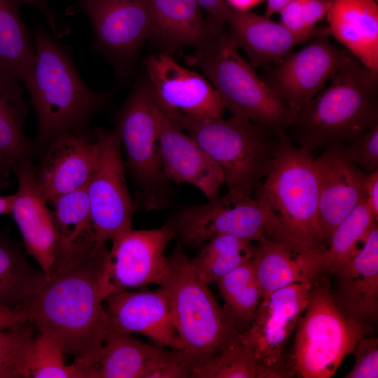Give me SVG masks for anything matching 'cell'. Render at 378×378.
Returning a JSON list of instances; mask_svg holds the SVG:
<instances>
[{
    "instance_id": "1",
    "label": "cell",
    "mask_w": 378,
    "mask_h": 378,
    "mask_svg": "<svg viewBox=\"0 0 378 378\" xmlns=\"http://www.w3.org/2000/svg\"><path fill=\"white\" fill-rule=\"evenodd\" d=\"M109 250L94 232L59 252L52 272L25 312L37 332L56 340L65 354L98 367L109 323L103 302L113 291Z\"/></svg>"
},
{
    "instance_id": "2",
    "label": "cell",
    "mask_w": 378,
    "mask_h": 378,
    "mask_svg": "<svg viewBox=\"0 0 378 378\" xmlns=\"http://www.w3.org/2000/svg\"><path fill=\"white\" fill-rule=\"evenodd\" d=\"M31 35L35 62L31 77L23 86L37 118L34 153L63 134L91 135V121L110 106L113 91H98L87 85L69 47L42 24H36Z\"/></svg>"
},
{
    "instance_id": "3",
    "label": "cell",
    "mask_w": 378,
    "mask_h": 378,
    "mask_svg": "<svg viewBox=\"0 0 378 378\" xmlns=\"http://www.w3.org/2000/svg\"><path fill=\"white\" fill-rule=\"evenodd\" d=\"M311 153L280 136L270 169L254 191L269 218L267 237L300 253L327 249L318 221V187Z\"/></svg>"
},
{
    "instance_id": "4",
    "label": "cell",
    "mask_w": 378,
    "mask_h": 378,
    "mask_svg": "<svg viewBox=\"0 0 378 378\" xmlns=\"http://www.w3.org/2000/svg\"><path fill=\"white\" fill-rule=\"evenodd\" d=\"M330 80L298 111L286 132L309 153L331 143L349 144L378 124V73L354 56Z\"/></svg>"
},
{
    "instance_id": "5",
    "label": "cell",
    "mask_w": 378,
    "mask_h": 378,
    "mask_svg": "<svg viewBox=\"0 0 378 378\" xmlns=\"http://www.w3.org/2000/svg\"><path fill=\"white\" fill-rule=\"evenodd\" d=\"M164 113L219 166L228 192L250 197L268 174L280 136L267 127L237 115L224 120Z\"/></svg>"
},
{
    "instance_id": "6",
    "label": "cell",
    "mask_w": 378,
    "mask_h": 378,
    "mask_svg": "<svg viewBox=\"0 0 378 378\" xmlns=\"http://www.w3.org/2000/svg\"><path fill=\"white\" fill-rule=\"evenodd\" d=\"M157 284L169 299L174 326L191 371L240 332L232 317L216 302L209 284L196 274L180 245L168 256L166 270Z\"/></svg>"
},
{
    "instance_id": "7",
    "label": "cell",
    "mask_w": 378,
    "mask_h": 378,
    "mask_svg": "<svg viewBox=\"0 0 378 378\" xmlns=\"http://www.w3.org/2000/svg\"><path fill=\"white\" fill-rule=\"evenodd\" d=\"M186 61L202 70L232 115L262 125L279 136L287 134L298 111L273 94L239 53L227 30L195 48Z\"/></svg>"
},
{
    "instance_id": "8",
    "label": "cell",
    "mask_w": 378,
    "mask_h": 378,
    "mask_svg": "<svg viewBox=\"0 0 378 378\" xmlns=\"http://www.w3.org/2000/svg\"><path fill=\"white\" fill-rule=\"evenodd\" d=\"M288 364L302 378L332 377L370 326L344 315L334 300L328 280L313 281L307 305L297 323Z\"/></svg>"
},
{
    "instance_id": "9",
    "label": "cell",
    "mask_w": 378,
    "mask_h": 378,
    "mask_svg": "<svg viewBox=\"0 0 378 378\" xmlns=\"http://www.w3.org/2000/svg\"><path fill=\"white\" fill-rule=\"evenodd\" d=\"M158 110L146 78L135 84L113 118L127 167L138 186V200L146 210L167 208L171 202L158 143Z\"/></svg>"
},
{
    "instance_id": "10",
    "label": "cell",
    "mask_w": 378,
    "mask_h": 378,
    "mask_svg": "<svg viewBox=\"0 0 378 378\" xmlns=\"http://www.w3.org/2000/svg\"><path fill=\"white\" fill-rule=\"evenodd\" d=\"M85 15L92 27V52L102 55L119 77H128L144 43L153 38L146 0H76L67 16Z\"/></svg>"
},
{
    "instance_id": "11",
    "label": "cell",
    "mask_w": 378,
    "mask_h": 378,
    "mask_svg": "<svg viewBox=\"0 0 378 378\" xmlns=\"http://www.w3.org/2000/svg\"><path fill=\"white\" fill-rule=\"evenodd\" d=\"M93 132L98 158L86 190L95 239L104 244L132 228L136 206L127 186L117 132L94 127Z\"/></svg>"
},
{
    "instance_id": "12",
    "label": "cell",
    "mask_w": 378,
    "mask_h": 378,
    "mask_svg": "<svg viewBox=\"0 0 378 378\" xmlns=\"http://www.w3.org/2000/svg\"><path fill=\"white\" fill-rule=\"evenodd\" d=\"M168 224L175 237L189 247L202 246L218 234L258 242L268 239L269 218L260 203L228 191L207 204L182 208Z\"/></svg>"
},
{
    "instance_id": "13",
    "label": "cell",
    "mask_w": 378,
    "mask_h": 378,
    "mask_svg": "<svg viewBox=\"0 0 378 378\" xmlns=\"http://www.w3.org/2000/svg\"><path fill=\"white\" fill-rule=\"evenodd\" d=\"M322 34L280 64L264 67L261 79L279 99L298 111L321 91L327 80L354 55Z\"/></svg>"
},
{
    "instance_id": "14",
    "label": "cell",
    "mask_w": 378,
    "mask_h": 378,
    "mask_svg": "<svg viewBox=\"0 0 378 378\" xmlns=\"http://www.w3.org/2000/svg\"><path fill=\"white\" fill-rule=\"evenodd\" d=\"M312 284H293L263 296L250 325L239 333L240 341L261 363L289 366L284 350L307 305Z\"/></svg>"
},
{
    "instance_id": "15",
    "label": "cell",
    "mask_w": 378,
    "mask_h": 378,
    "mask_svg": "<svg viewBox=\"0 0 378 378\" xmlns=\"http://www.w3.org/2000/svg\"><path fill=\"white\" fill-rule=\"evenodd\" d=\"M144 64L153 97L164 113L194 118H220L223 114L225 108L212 85L176 62L170 54L153 53L144 59Z\"/></svg>"
},
{
    "instance_id": "16",
    "label": "cell",
    "mask_w": 378,
    "mask_h": 378,
    "mask_svg": "<svg viewBox=\"0 0 378 378\" xmlns=\"http://www.w3.org/2000/svg\"><path fill=\"white\" fill-rule=\"evenodd\" d=\"M10 170L18 182L10 213L27 253L37 261L47 278L62 248V237L53 211L48 206L31 160L18 162Z\"/></svg>"
},
{
    "instance_id": "17",
    "label": "cell",
    "mask_w": 378,
    "mask_h": 378,
    "mask_svg": "<svg viewBox=\"0 0 378 378\" xmlns=\"http://www.w3.org/2000/svg\"><path fill=\"white\" fill-rule=\"evenodd\" d=\"M314 160L318 187V221L325 245L365 197L367 175L347 156L345 144L331 143Z\"/></svg>"
},
{
    "instance_id": "18",
    "label": "cell",
    "mask_w": 378,
    "mask_h": 378,
    "mask_svg": "<svg viewBox=\"0 0 378 378\" xmlns=\"http://www.w3.org/2000/svg\"><path fill=\"white\" fill-rule=\"evenodd\" d=\"M98 372L99 378H186L191 367L182 350L153 346L109 328Z\"/></svg>"
},
{
    "instance_id": "19",
    "label": "cell",
    "mask_w": 378,
    "mask_h": 378,
    "mask_svg": "<svg viewBox=\"0 0 378 378\" xmlns=\"http://www.w3.org/2000/svg\"><path fill=\"white\" fill-rule=\"evenodd\" d=\"M175 234L168 223L153 230L132 228L112 241L110 275L116 289L141 288L158 284L166 270L164 250Z\"/></svg>"
},
{
    "instance_id": "20",
    "label": "cell",
    "mask_w": 378,
    "mask_h": 378,
    "mask_svg": "<svg viewBox=\"0 0 378 378\" xmlns=\"http://www.w3.org/2000/svg\"><path fill=\"white\" fill-rule=\"evenodd\" d=\"M105 300L109 328L128 334L139 333L158 346L183 350L169 299L161 287L139 292L117 289Z\"/></svg>"
},
{
    "instance_id": "21",
    "label": "cell",
    "mask_w": 378,
    "mask_h": 378,
    "mask_svg": "<svg viewBox=\"0 0 378 378\" xmlns=\"http://www.w3.org/2000/svg\"><path fill=\"white\" fill-rule=\"evenodd\" d=\"M158 108V143L166 178L191 184L209 201L216 200L225 183L222 170L193 138Z\"/></svg>"
},
{
    "instance_id": "22",
    "label": "cell",
    "mask_w": 378,
    "mask_h": 378,
    "mask_svg": "<svg viewBox=\"0 0 378 378\" xmlns=\"http://www.w3.org/2000/svg\"><path fill=\"white\" fill-rule=\"evenodd\" d=\"M90 136L63 134L43 150L36 176L48 202L87 186L98 158L97 144Z\"/></svg>"
},
{
    "instance_id": "23",
    "label": "cell",
    "mask_w": 378,
    "mask_h": 378,
    "mask_svg": "<svg viewBox=\"0 0 378 378\" xmlns=\"http://www.w3.org/2000/svg\"><path fill=\"white\" fill-rule=\"evenodd\" d=\"M332 295L346 316L369 324L378 314V227L376 223L358 252L335 274Z\"/></svg>"
},
{
    "instance_id": "24",
    "label": "cell",
    "mask_w": 378,
    "mask_h": 378,
    "mask_svg": "<svg viewBox=\"0 0 378 378\" xmlns=\"http://www.w3.org/2000/svg\"><path fill=\"white\" fill-rule=\"evenodd\" d=\"M224 18L230 40L245 52L254 69L280 64L296 46L311 40L293 34L281 23L238 10L226 1Z\"/></svg>"
},
{
    "instance_id": "25",
    "label": "cell",
    "mask_w": 378,
    "mask_h": 378,
    "mask_svg": "<svg viewBox=\"0 0 378 378\" xmlns=\"http://www.w3.org/2000/svg\"><path fill=\"white\" fill-rule=\"evenodd\" d=\"M332 35L365 67L378 73V5L374 0H333L326 14Z\"/></svg>"
},
{
    "instance_id": "26",
    "label": "cell",
    "mask_w": 378,
    "mask_h": 378,
    "mask_svg": "<svg viewBox=\"0 0 378 378\" xmlns=\"http://www.w3.org/2000/svg\"><path fill=\"white\" fill-rule=\"evenodd\" d=\"M321 253H297L269 239L258 242L252 263L262 297L293 284L314 281L323 273Z\"/></svg>"
},
{
    "instance_id": "27",
    "label": "cell",
    "mask_w": 378,
    "mask_h": 378,
    "mask_svg": "<svg viewBox=\"0 0 378 378\" xmlns=\"http://www.w3.org/2000/svg\"><path fill=\"white\" fill-rule=\"evenodd\" d=\"M153 38L166 51L185 46L200 47L213 36L196 0H146Z\"/></svg>"
},
{
    "instance_id": "28",
    "label": "cell",
    "mask_w": 378,
    "mask_h": 378,
    "mask_svg": "<svg viewBox=\"0 0 378 378\" xmlns=\"http://www.w3.org/2000/svg\"><path fill=\"white\" fill-rule=\"evenodd\" d=\"M6 66L0 63V158L10 167L31 160L33 141L24 132L31 107L23 96L24 86Z\"/></svg>"
},
{
    "instance_id": "29",
    "label": "cell",
    "mask_w": 378,
    "mask_h": 378,
    "mask_svg": "<svg viewBox=\"0 0 378 378\" xmlns=\"http://www.w3.org/2000/svg\"><path fill=\"white\" fill-rule=\"evenodd\" d=\"M24 5L37 8L36 0H0V63L10 69L24 85L35 62L31 32L21 16Z\"/></svg>"
},
{
    "instance_id": "30",
    "label": "cell",
    "mask_w": 378,
    "mask_h": 378,
    "mask_svg": "<svg viewBox=\"0 0 378 378\" xmlns=\"http://www.w3.org/2000/svg\"><path fill=\"white\" fill-rule=\"evenodd\" d=\"M46 279L32 267L18 243L0 233V302L15 310H25Z\"/></svg>"
},
{
    "instance_id": "31",
    "label": "cell",
    "mask_w": 378,
    "mask_h": 378,
    "mask_svg": "<svg viewBox=\"0 0 378 378\" xmlns=\"http://www.w3.org/2000/svg\"><path fill=\"white\" fill-rule=\"evenodd\" d=\"M293 375L289 366H270L259 361L237 335L218 353L193 368L190 377L284 378Z\"/></svg>"
},
{
    "instance_id": "32",
    "label": "cell",
    "mask_w": 378,
    "mask_h": 378,
    "mask_svg": "<svg viewBox=\"0 0 378 378\" xmlns=\"http://www.w3.org/2000/svg\"><path fill=\"white\" fill-rule=\"evenodd\" d=\"M190 259L196 274L207 284L216 283L239 265L251 260L255 251L251 241L230 234H218L202 245Z\"/></svg>"
},
{
    "instance_id": "33",
    "label": "cell",
    "mask_w": 378,
    "mask_h": 378,
    "mask_svg": "<svg viewBox=\"0 0 378 378\" xmlns=\"http://www.w3.org/2000/svg\"><path fill=\"white\" fill-rule=\"evenodd\" d=\"M377 220L367 198H363L336 227L330 246L321 253L322 272L335 274L358 252V243L365 242Z\"/></svg>"
},
{
    "instance_id": "34",
    "label": "cell",
    "mask_w": 378,
    "mask_h": 378,
    "mask_svg": "<svg viewBox=\"0 0 378 378\" xmlns=\"http://www.w3.org/2000/svg\"><path fill=\"white\" fill-rule=\"evenodd\" d=\"M216 284L225 300L223 307L235 321L239 332L245 330L262 298L252 260L228 272Z\"/></svg>"
},
{
    "instance_id": "35",
    "label": "cell",
    "mask_w": 378,
    "mask_h": 378,
    "mask_svg": "<svg viewBox=\"0 0 378 378\" xmlns=\"http://www.w3.org/2000/svg\"><path fill=\"white\" fill-rule=\"evenodd\" d=\"M62 345L52 337L37 332L33 342L28 367L33 378H99L98 367L74 359L65 363Z\"/></svg>"
},
{
    "instance_id": "36",
    "label": "cell",
    "mask_w": 378,
    "mask_h": 378,
    "mask_svg": "<svg viewBox=\"0 0 378 378\" xmlns=\"http://www.w3.org/2000/svg\"><path fill=\"white\" fill-rule=\"evenodd\" d=\"M51 204L62 237V248L93 232L86 186L58 197Z\"/></svg>"
},
{
    "instance_id": "37",
    "label": "cell",
    "mask_w": 378,
    "mask_h": 378,
    "mask_svg": "<svg viewBox=\"0 0 378 378\" xmlns=\"http://www.w3.org/2000/svg\"><path fill=\"white\" fill-rule=\"evenodd\" d=\"M36 331L29 321L0 330V378L30 377L28 361Z\"/></svg>"
},
{
    "instance_id": "38",
    "label": "cell",
    "mask_w": 378,
    "mask_h": 378,
    "mask_svg": "<svg viewBox=\"0 0 378 378\" xmlns=\"http://www.w3.org/2000/svg\"><path fill=\"white\" fill-rule=\"evenodd\" d=\"M333 0H291L278 12L281 24L293 34L313 39L328 34L327 27L316 23L328 12Z\"/></svg>"
},
{
    "instance_id": "39",
    "label": "cell",
    "mask_w": 378,
    "mask_h": 378,
    "mask_svg": "<svg viewBox=\"0 0 378 378\" xmlns=\"http://www.w3.org/2000/svg\"><path fill=\"white\" fill-rule=\"evenodd\" d=\"M349 158L366 172L372 173L378 168V124L362 133L349 145H345Z\"/></svg>"
},
{
    "instance_id": "40",
    "label": "cell",
    "mask_w": 378,
    "mask_h": 378,
    "mask_svg": "<svg viewBox=\"0 0 378 378\" xmlns=\"http://www.w3.org/2000/svg\"><path fill=\"white\" fill-rule=\"evenodd\" d=\"M355 365L346 378L378 377V340L363 337L356 344L354 352Z\"/></svg>"
},
{
    "instance_id": "41",
    "label": "cell",
    "mask_w": 378,
    "mask_h": 378,
    "mask_svg": "<svg viewBox=\"0 0 378 378\" xmlns=\"http://www.w3.org/2000/svg\"><path fill=\"white\" fill-rule=\"evenodd\" d=\"M206 14V22L213 37L220 36L226 30L224 18L225 0H196Z\"/></svg>"
},
{
    "instance_id": "42",
    "label": "cell",
    "mask_w": 378,
    "mask_h": 378,
    "mask_svg": "<svg viewBox=\"0 0 378 378\" xmlns=\"http://www.w3.org/2000/svg\"><path fill=\"white\" fill-rule=\"evenodd\" d=\"M36 1L37 9L48 22L52 35L57 38L68 35L71 31L70 25L61 20L59 15L50 6L48 0H36Z\"/></svg>"
},
{
    "instance_id": "43",
    "label": "cell",
    "mask_w": 378,
    "mask_h": 378,
    "mask_svg": "<svg viewBox=\"0 0 378 378\" xmlns=\"http://www.w3.org/2000/svg\"><path fill=\"white\" fill-rule=\"evenodd\" d=\"M25 310H15L0 302V330L27 321Z\"/></svg>"
},
{
    "instance_id": "44",
    "label": "cell",
    "mask_w": 378,
    "mask_h": 378,
    "mask_svg": "<svg viewBox=\"0 0 378 378\" xmlns=\"http://www.w3.org/2000/svg\"><path fill=\"white\" fill-rule=\"evenodd\" d=\"M365 195L369 206L376 218L378 216V171L367 175Z\"/></svg>"
},
{
    "instance_id": "45",
    "label": "cell",
    "mask_w": 378,
    "mask_h": 378,
    "mask_svg": "<svg viewBox=\"0 0 378 378\" xmlns=\"http://www.w3.org/2000/svg\"><path fill=\"white\" fill-rule=\"evenodd\" d=\"M230 5L240 10H248L264 0H225Z\"/></svg>"
},
{
    "instance_id": "46",
    "label": "cell",
    "mask_w": 378,
    "mask_h": 378,
    "mask_svg": "<svg viewBox=\"0 0 378 378\" xmlns=\"http://www.w3.org/2000/svg\"><path fill=\"white\" fill-rule=\"evenodd\" d=\"M291 0H267L265 17L269 18L278 13L281 8Z\"/></svg>"
},
{
    "instance_id": "47",
    "label": "cell",
    "mask_w": 378,
    "mask_h": 378,
    "mask_svg": "<svg viewBox=\"0 0 378 378\" xmlns=\"http://www.w3.org/2000/svg\"><path fill=\"white\" fill-rule=\"evenodd\" d=\"M15 194L0 196V215L10 214Z\"/></svg>"
},
{
    "instance_id": "48",
    "label": "cell",
    "mask_w": 378,
    "mask_h": 378,
    "mask_svg": "<svg viewBox=\"0 0 378 378\" xmlns=\"http://www.w3.org/2000/svg\"><path fill=\"white\" fill-rule=\"evenodd\" d=\"M9 174L10 170L0 169V190L11 188Z\"/></svg>"
},
{
    "instance_id": "49",
    "label": "cell",
    "mask_w": 378,
    "mask_h": 378,
    "mask_svg": "<svg viewBox=\"0 0 378 378\" xmlns=\"http://www.w3.org/2000/svg\"><path fill=\"white\" fill-rule=\"evenodd\" d=\"M0 169L10 170V167L0 158Z\"/></svg>"
}]
</instances>
